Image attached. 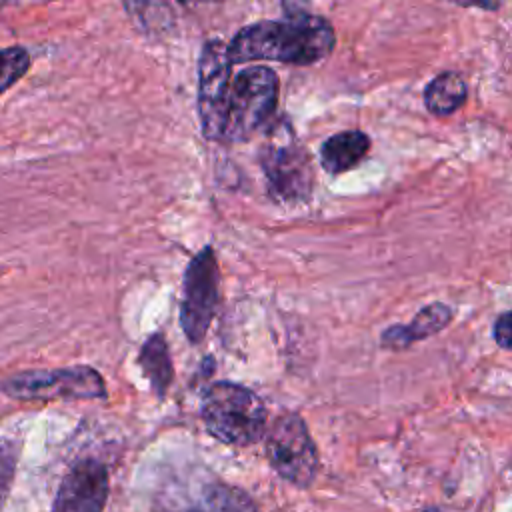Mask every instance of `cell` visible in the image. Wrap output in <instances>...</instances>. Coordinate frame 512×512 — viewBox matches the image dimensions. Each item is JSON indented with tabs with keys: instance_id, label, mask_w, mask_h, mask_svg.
I'll list each match as a JSON object with an SVG mask.
<instances>
[{
	"instance_id": "cell-1",
	"label": "cell",
	"mask_w": 512,
	"mask_h": 512,
	"mask_svg": "<svg viewBox=\"0 0 512 512\" xmlns=\"http://www.w3.org/2000/svg\"><path fill=\"white\" fill-rule=\"evenodd\" d=\"M336 36L328 20L308 12L284 20H260L242 28L228 44L234 64L272 60L284 64H314L334 48Z\"/></svg>"
},
{
	"instance_id": "cell-2",
	"label": "cell",
	"mask_w": 512,
	"mask_h": 512,
	"mask_svg": "<svg viewBox=\"0 0 512 512\" xmlns=\"http://www.w3.org/2000/svg\"><path fill=\"white\" fill-rule=\"evenodd\" d=\"M206 430L224 444L250 446L266 434L268 412L264 402L246 386L214 382L200 404Z\"/></svg>"
},
{
	"instance_id": "cell-3",
	"label": "cell",
	"mask_w": 512,
	"mask_h": 512,
	"mask_svg": "<svg viewBox=\"0 0 512 512\" xmlns=\"http://www.w3.org/2000/svg\"><path fill=\"white\" fill-rule=\"evenodd\" d=\"M278 76L268 66H248L232 76L222 142L250 138L270 120L278 104Z\"/></svg>"
},
{
	"instance_id": "cell-4",
	"label": "cell",
	"mask_w": 512,
	"mask_h": 512,
	"mask_svg": "<svg viewBox=\"0 0 512 512\" xmlns=\"http://www.w3.org/2000/svg\"><path fill=\"white\" fill-rule=\"evenodd\" d=\"M2 390L16 400H92L106 396V384L90 366L24 370L4 378Z\"/></svg>"
},
{
	"instance_id": "cell-5",
	"label": "cell",
	"mask_w": 512,
	"mask_h": 512,
	"mask_svg": "<svg viewBox=\"0 0 512 512\" xmlns=\"http://www.w3.org/2000/svg\"><path fill=\"white\" fill-rule=\"evenodd\" d=\"M270 466L298 488H308L318 474V450L306 422L296 412L280 414L266 432Z\"/></svg>"
},
{
	"instance_id": "cell-6",
	"label": "cell",
	"mask_w": 512,
	"mask_h": 512,
	"mask_svg": "<svg viewBox=\"0 0 512 512\" xmlns=\"http://www.w3.org/2000/svg\"><path fill=\"white\" fill-rule=\"evenodd\" d=\"M220 290V270L212 246H204L186 266L180 326L190 344H200L214 320Z\"/></svg>"
},
{
	"instance_id": "cell-7",
	"label": "cell",
	"mask_w": 512,
	"mask_h": 512,
	"mask_svg": "<svg viewBox=\"0 0 512 512\" xmlns=\"http://www.w3.org/2000/svg\"><path fill=\"white\" fill-rule=\"evenodd\" d=\"M232 64L228 44L220 40L204 44L198 62V112L202 132L210 140H222Z\"/></svg>"
},
{
	"instance_id": "cell-8",
	"label": "cell",
	"mask_w": 512,
	"mask_h": 512,
	"mask_svg": "<svg viewBox=\"0 0 512 512\" xmlns=\"http://www.w3.org/2000/svg\"><path fill=\"white\" fill-rule=\"evenodd\" d=\"M262 170L270 196L278 202H306L312 192V166L306 150L296 144L270 146L262 154Z\"/></svg>"
},
{
	"instance_id": "cell-9",
	"label": "cell",
	"mask_w": 512,
	"mask_h": 512,
	"mask_svg": "<svg viewBox=\"0 0 512 512\" xmlns=\"http://www.w3.org/2000/svg\"><path fill=\"white\" fill-rule=\"evenodd\" d=\"M108 492V468L96 458L78 460L60 480L52 512H104Z\"/></svg>"
},
{
	"instance_id": "cell-10",
	"label": "cell",
	"mask_w": 512,
	"mask_h": 512,
	"mask_svg": "<svg viewBox=\"0 0 512 512\" xmlns=\"http://www.w3.org/2000/svg\"><path fill=\"white\" fill-rule=\"evenodd\" d=\"M452 320V310L442 302H432L424 306L408 324H394L386 328L380 336V342L384 348L390 350H402L412 346L414 342H420L424 338H430L432 334L446 328Z\"/></svg>"
},
{
	"instance_id": "cell-11",
	"label": "cell",
	"mask_w": 512,
	"mask_h": 512,
	"mask_svg": "<svg viewBox=\"0 0 512 512\" xmlns=\"http://www.w3.org/2000/svg\"><path fill=\"white\" fill-rule=\"evenodd\" d=\"M370 150V138L360 130H344L330 136L320 148V164L328 174H342L362 162Z\"/></svg>"
},
{
	"instance_id": "cell-12",
	"label": "cell",
	"mask_w": 512,
	"mask_h": 512,
	"mask_svg": "<svg viewBox=\"0 0 512 512\" xmlns=\"http://www.w3.org/2000/svg\"><path fill=\"white\" fill-rule=\"evenodd\" d=\"M138 364L142 368L144 378L150 382V388L158 398H164L172 380L174 366L168 350V342L162 330L150 334L138 352Z\"/></svg>"
},
{
	"instance_id": "cell-13",
	"label": "cell",
	"mask_w": 512,
	"mask_h": 512,
	"mask_svg": "<svg viewBox=\"0 0 512 512\" xmlns=\"http://www.w3.org/2000/svg\"><path fill=\"white\" fill-rule=\"evenodd\" d=\"M468 98L466 80L452 70L436 74L424 88V106L434 116H450L464 106Z\"/></svg>"
},
{
	"instance_id": "cell-14",
	"label": "cell",
	"mask_w": 512,
	"mask_h": 512,
	"mask_svg": "<svg viewBox=\"0 0 512 512\" xmlns=\"http://www.w3.org/2000/svg\"><path fill=\"white\" fill-rule=\"evenodd\" d=\"M188 512H258L248 492L230 484H212Z\"/></svg>"
},
{
	"instance_id": "cell-15",
	"label": "cell",
	"mask_w": 512,
	"mask_h": 512,
	"mask_svg": "<svg viewBox=\"0 0 512 512\" xmlns=\"http://www.w3.org/2000/svg\"><path fill=\"white\" fill-rule=\"evenodd\" d=\"M30 68V56L20 46H8L2 50V92H6L20 76Z\"/></svg>"
},
{
	"instance_id": "cell-16",
	"label": "cell",
	"mask_w": 512,
	"mask_h": 512,
	"mask_svg": "<svg viewBox=\"0 0 512 512\" xmlns=\"http://www.w3.org/2000/svg\"><path fill=\"white\" fill-rule=\"evenodd\" d=\"M494 340L500 348L512 350V310L498 316L494 324Z\"/></svg>"
},
{
	"instance_id": "cell-17",
	"label": "cell",
	"mask_w": 512,
	"mask_h": 512,
	"mask_svg": "<svg viewBox=\"0 0 512 512\" xmlns=\"http://www.w3.org/2000/svg\"><path fill=\"white\" fill-rule=\"evenodd\" d=\"M462 8H480V10H498L504 0H448Z\"/></svg>"
},
{
	"instance_id": "cell-18",
	"label": "cell",
	"mask_w": 512,
	"mask_h": 512,
	"mask_svg": "<svg viewBox=\"0 0 512 512\" xmlns=\"http://www.w3.org/2000/svg\"><path fill=\"white\" fill-rule=\"evenodd\" d=\"M180 2H184V4H186V2H200V0H180Z\"/></svg>"
}]
</instances>
